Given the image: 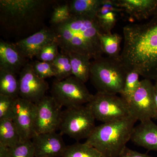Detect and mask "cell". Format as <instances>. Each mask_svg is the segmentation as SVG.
<instances>
[{
    "label": "cell",
    "mask_w": 157,
    "mask_h": 157,
    "mask_svg": "<svg viewBox=\"0 0 157 157\" xmlns=\"http://www.w3.org/2000/svg\"><path fill=\"white\" fill-rule=\"evenodd\" d=\"M99 38L103 54L111 58L120 59V45L122 40L121 36L117 33H103L100 34Z\"/></svg>",
    "instance_id": "cell-20"
},
{
    "label": "cell",
    "mask_w": 157,
    "mask_h": 157,
    "mask_svg": "<svg viewBox=\"0 0 157 157\" xmlns=\"http://www.w3.org/2000/svg\"><path fill=\"white\" fill-rule=\"evenodd\" d=\"M11 147L0 144V157H9Z\"/></svg>",
    "instance_id": "cell-34"
},
{
    "label": "cell",
    "mask_w": 157,
    "mask_h": 157,
    "mask_svg": "<svg viewBox=\"0 0 157 157\" xmlns=\"http://www.w3.org/2000/svg\"><path fill=\"white\" fill-rule=\"evenodd\" d=\"M70 58L73 76L85 83L90 74L91 62L90 56L76 53H67Z\"/></svg>",
    "instance_id": "cell-18"
},
{
    "label": "cell",
    "mask_w": 157,
    "mask_h": 157,
    "mask_svg": "<svg viewBox=\"0 0 157 157\" xmlns=\"http://www.w3.org/2000/svg\"><path fill=\"white\" fill-rule=\"evenodd\" d=\"M51 29L62 53H76L96 59L103 54L100 34L103 33L96 16L72 15Z\"/></svg>",
    "instance_id": "cell-2"
},
{
    "label": "cell",
    "mask_w": 157,
    "mask_h": 157,
    "mask_svg": "<svg viewBox=\"0 0 157 157\" xmlns=\"http://www.w3.org/2000/svg\"><path fill=\"white\" fill-rule=\"evenodd\" d=\"M131 140L137 146L157 151V125L152 120L140 122L133 130Z\"/></svg>",
    "instance_id": "cell-17"
},
{
    "label": "cell",
    "mask_w": 157,
    "mask_h": 157,
    "mask_svg": "<svg viewBox=\"0 0 157 157\" xmlns=\"http://www.w3.org/2000/svg\"><path fill=\"white\" fill-rule=\"evenodd\" d=\"M52 63L56 80L61 81L73 76L70 58L67 54L59 52L56 58Z\"/></svg>",
    "instance_id": "cell-24"
},
{
    "label": "cell",
    "mask_w": 157,
    "mask_h": 157,
    "mask_svg": "<svg viewBox=\"0 0 157 157\" xmlns=\"http://www.w3.org/2000/svg\"><path fill=\"white\" fill-rule=\"evenodd\" d=\"M35 157H62L67 146L56 132L36 134L32 139Z\"/></svg>",
    "instance_id": "cell-13"
},
{
    "label": "cell",
    "mask_w": 157,
    "mask_h": 157,
    "mask_svg": "<svg viewBox=\"0 0 157 157\" xmlns=\"http://www.w3.org/2000/svg\"><path fill=\"white\" fill-rule=\"evenodd\" d=\"M117 13L114 12L96 15L98 22L103 33H111L112 29L115 26L117 21Z\"/></svg>",
    "instance_id": "cell-28"
},
{
    "label": "cell",
    "mask_w": 157,
    "mask_h": 157,
    "mask_svg": "<svg viewBox=\"0 0 157 157\" xmlns=\"http://www.w3.org/2000/svg\"><path fill=\"white\" fill-rule=\"evenodd\" d=\"M19 75L20 98L36 104L45 97L48 83L36 74L31 63L25 65Z\"/></svg>",
    "instance_id": "cell-11"
},
{
    "label": "cell",
    "mask_w": 157,
    "mask_h": 157,
    "mask_svg": "<svg viewBox=\"0 0 157 157\" xmlns=\"http://www.w3.org/2000/svg\"><path fill=\"white\" fill-rule=\"evenodd\" d=\"M15 98L0 94V120H12L13 109Z\"/></svg>",
    "instance_id": "cell-31"
},
{
    "label": "cell",
    "mask_w": 157,
    "mask_h": 157,
    "mask_svg": "<svg viewBox=\"0 0 157 157\" xmlns=\"http://www.w3.org/2000/svg\"><path fill=\"white\" fill-rule=\"evenodd\" d=\"M155 81V82L154 84L155 100L156 106L157 108V79Z\"/></svg>",
    "instance_id": "cell-35"
},
{
    "label": "cell",
    "mask_w": 157,
    "mask_h": 157,
    "mask_svg": "<svg viewBox=\"0 0 157 157\" xmlns=\"http://www.w3.org/2000/svg\"><path fill=\"white\" fill-rule=\"evenodd\" d=\"M51 92L57 103L67 108L87 104L94 96L84 82L74 76L61 81L55 80Z\"/></svg>",
    "instance_id": "cell-7"
},
{
    "label": "cell",
    "mask_w": 157,
    "mask_h": 157,
    "mask_svg": "<svg viewBox=\"0 0 157 157\" xmlns=\"http://www.w3.org/2000/svg\"><path fill=\"white\" fill-rule=\"evenodd\" d=\"M36 105V134L56 132L60 122L61 106L51 96L46 95Z\"/></svg>",
    "instance_id": "cell-10"
},
{
    "label": "cell",
    "mask_w": 157,
    "mask_h": 157,
    "mask_svg": "<svg viewBox=\"0 0 157 157\" xmlns=\"http://www.w3.org/2000/svg\"><path fill=\"white\" fill-rule=\"evenodd\" d=\"M31 63L35 73L40 78L45 79L55 76L52 63L36 60Z\"/></svg>",
    "instance_id": "cell-29"
},
{
    "label": "cell",
    "mask_w": 157,
    "mask_h": 157,
    "mask_svg": "<svg viewBox=\"0 0 157 157\" xmlns=\"http://www.w3.org/2000/svg\"><path fill=\"white\" fill-rule=\"evenodd\" d=\"M120 59L127 70L144 78L157 79V13L149 21L128 25L123 29Z\"/></svg>",
    "instance_id": "cell-1"
},
{
    "label": "cell",
    "mask_w": 157,
    "mask_h": 157,
    "mask_svg": "<svg viewBox=\"0 0 157 157\" xmlns=\"http://www.w3.org/2000/svg\"><path fill=\"white\" fill-rule=\"evenodd\" d=\"M71 16L69 4L56 6L52 14L50 23L52 25L59 24L67 20Z\"/></svg>",
    "instance_id": "cell-30"
},
{
    "label": "cell",
    "mask_w": 157,
    "mask_h": 157,
    "mask_svg": "<svg viewBox=\"0 0 157 157\" xmlns=\"http://www.w3.org/2000/svg\"><path fill=\"white\" fill-rule=\"evenodd\" d=\"M55 41L53 31L51 28L45 26L39 32L14 44L24 57L32 59L44 46Z\"/></svg>",
    "instance_id": "cell-14"
},
{
    "label": "cell",
    "mask_w": 157,
    "mask_h": 157,
    "mask_svg": "<svg viewBox=\"0 0 157 157\" xmlns=\"http://www.w3.org/2000/svg\"><path fill=\"white\" fill-rule=\"evenodd\" d=\"M102 0H73L69 3L72 15L96 16Z\"/></svg>",
    "instance_id": "cell-21"
},
{
    "label": "cell",
    "mask_w": 157,
    "mask_h": 157,
    "mask_svg": "<svg viewBox=\"0 0 157 157\" xmlns=\"http://www.w3.org/2000/svg\"><path fill=\"white\" fill-rule=\"evenodd\" d=\"M128 71L120 59L102 56L91 62L90 78L98 93L121 94Z\"/></svg>",
    "instance_id": "cell-5"
},
{
    "label": "cell",
    "mask_w": 157,
    "mask_h": 157,
    "mask_svg": "<svg viewBox=\"0 0 157 157\" xmlns=\"http://www.w3.org/2000/svg\"><path fill=\"white\" fill-rule=\"evenodd\" d=\"M59 46L56 41L45 45L36 57L40 61L52 63L59 53Z\"/></svg>",
    "instance_id": "cell-27"
},
{
    "label": "cell",
    "mask_w": 157,
    "mask_h": 157,
    "mask_svg": "<svg viewBox=\"0 0 157 157\" xmlns=\"http://www.w3.org/2000/svg\"><path fill=\"white\" fill-rule=\"evenodd\" d=\"M137 120L131 116L96 126L85 143L104 157H119L131 140Z\"/></svg>",
    "instance_id": "cell-4"
},
{
    "label": "cell",
    "mask_w": 157,
    "mask_h": 157,
    "mask_svg": "<svg viewBox=\"0 0 157 157\" xmlns=\"http://www.w3.org/2000/svg\"><path fill=\"white\" fill-rule=\"evenodd\" d=\"M122 11H124L122 9L117 6L115 0H102L101 6L96 15H102L109 12L117 13Z\"/></svg>",
    "instance_id": "cell-32"
},
{
    "label": "cell",
    "mask_w": 157,
    "mask_h": 157,
    "mask_svg": "<svg viewBox=\"0 0 157 157\" xmlns=\"http://www.w3.org/2000/svg\"><path fill=\"white\" fill-rule=\"evenodd\" d=\"M62 157H104L97 149L86 143L67 146Z\"/></svg>",
    "instance_id": "cell-23"
},
{
    "label": "cell",
    "mask_w": 157,
    "mask_h": 157,
    "mask_svg": "<svg viewBox=\"0 0 157 157\" xmlns=\"http://www.w3.org/2000/svg\"><path fill=\"white\" fill-rule=\"evenodd\" d=\"M95 120L86 105L66 108L62 111L59 130L77 141L87 139L95 128Z\"/></svg>",
    "instance_id": "cell-6"
},
{
    "label": "cell",
    "mask_w": 157,
    "mask_h": 157,
    "mask_svg": "<svg viewBox=\"0 0 157 157\" xmlns=\"http://www.w3.org/2000/svg\"><path fill=\"white\" fill-rule=\"evenodd\" d=\"M9 157H35V149L32 140L23 141L11 148Z\"/></svg>",
    "instance_id": "cell-26"
},
{
    "label": "cell",
    "mask_w": 157,
    "mask_h": 157,
    "mask_svg": "<svg viewBox=\"0 0 157 157\" xmlns=\"http://www.w3.org/2000/svg\"><path fill=\"white\" fill-rule=\"evenodd\" d=\"M36 105L18 97L14 100L12 121L18 130L21 142L32 140L36 135Z\"/></svg>",
    "instance_id": "cell-12"
},
{
    "label": "cell",
    "mask_w": 157,
    "mask_h": 157,
    "mask_svg": "<svg viewBox=\"0 0 157 157\" xmlns=\"http://www.w3.org/2000/svg\"><path fill=\"white\" fill-rule=\"evenodd\" d=\"M117 6L132 18L147 19L157 13V0H115Z\"/></svg>",
    "instance_id": "cell-16"
},
{
    "label": "cell",
    "mask_w": 157,
    "mask_h": 157,
    "mask_svg": "<svg viewBox=\"0 0 157 157\" xmlns=\"http://www.w3.org/2000/svg\"><path fill=\"white\" fill-rule=\"evenodd\" d=\"M119 157H152L146 154L141 153L135 151L133 150L128 147L124 148Z\"/></svg>",
    "instance_id": "cell-33"
},
{
    "label": "cell",
    "mask_w": 157,
    "mask_h": 157,
    "mask_svg": "<svg viewBox=\"0 0 157 157\" xmlns=\"http://www.w3.org/2000/svg\"><path fill=\"white\" fill-rule=\"evenodd\" d=\"M130 116L136 120L144 121L157 118V108L155 100L154 85L144 78L128 103Z\"/></svg>",
    "instance_id": "cell-9"
},
{
    "label": "cell",
    "mask_w": 157,
    "mask_h": 157,
    "mask_svg": "<svg viewBox=\"0 0 157 157\" xmlns=\"http://www.w3.org/2000/svg\"><path fill=\"white\" fill-rule=\"evenodd\" d=\"M21 142L20 135L12 120H1L0 144L13 148Z\"/></svg>",
    "instance_id": "cell-19"
},
{
    "label": "cell",
    "mask_w": 157,
    "mask_h": 157,
    "mask_svg": "<svg viewBox=\"0 0 157 157\" xmlns=\"http://www.w3.org/2000/svg\"><path fill=\"white\" fill-rule=\"evenodd\" d=\"M27 59L24 57L14 43L0 41V70L14 74L20 73L27 63Z\"/></svg>",
    "instance_id": "cell-15"
},
{
    "label": "cell",
    "mask_w": 157,
    "mask_h": 157,
    "mask_svg": "<svg viewBox=\"0 0 157 157\" xmlns=\"http://www.w3.org/2000/svg\"><path fill=\"white\" fill-rule=\"evenodd\" d=\"M86 105L95 119L103 123L130 116L128 102L117 94L97 92Z\"/></svg>",
    "instance_id": "cell-8"
},
{
    "label": "cell",
    "mask_w": 157,
    "mask_h": 157,
    "mask_svg": "<svg viewBox=\"0 0 157 157\" xmlns=\"http://www.w3.org/2000/svg\"><path fill=\"white\" fill-rule=\"evenodd\" d=\"M54 2L48 0H1V27L19 40L25 39L45 27L47 10Z\"/></svg>",
    "instance_id": "cell-3"
},
{
    "label": "cell",
    "mask_w": 157,
    "mask_h": 157,
    "mask_svg": "<svg viewBox=\"0 0 157 157\" xmlns=\"http://www.w3.org/2000/svg\"><path fill=\"white\" fill-rule=\"evenodd\" d=\"M139 73L135 70H128L124 88L121 94V98L128 103L140 84Z\"/></svg>",
    "instance_id": "cell-25"
},
{
    "label": "cell",
    "mask_w": 157,
    "mask_h": 157,
    "mask_svg": "<svg viewBox=\"0 0 157 157\" xmlns=\"http://www.w3.org/2000/svg\"><path fill=\"white\" fill-rule=\"evenodd\" d=\"M19 94V80L16 74L0 70V94L16 98Z\"/></svg>",
    "instance_id": "cell-22"
}]
</instances>
